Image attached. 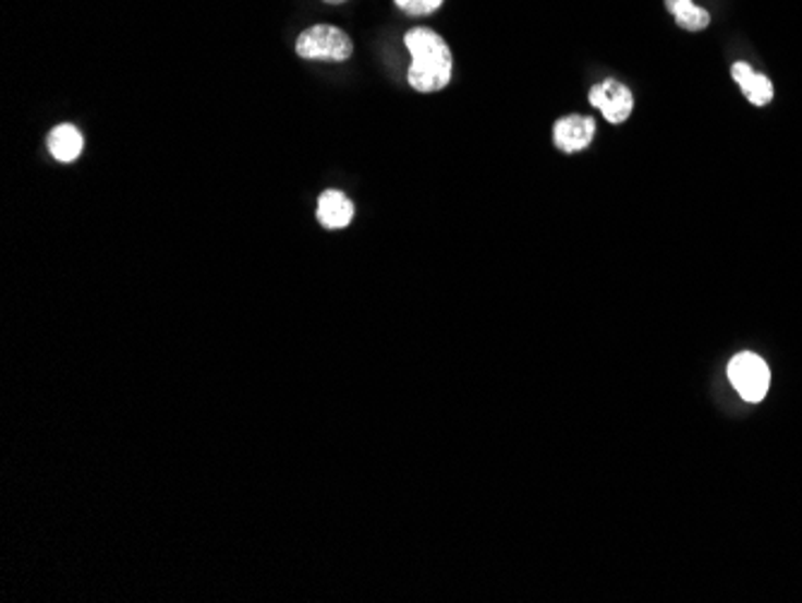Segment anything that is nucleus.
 <instances>
[{
  "instance_id": "obj_1",
  "label": "nucleus",
  "mask_w": 802,
  "mask_h": 603,
  "mask_svg": "<svg viewBox=\"0 0 802 603\" xmlns=\"http://www.w3.org/2000/svg\"><path fill=\"white\" fill-rule=\"evenodd\" d=\"M404 44L411 53V68H409L411 87L416 92L430 94L450 85L452 51L438 32H433L428 27H416L406 34Z\"/></svg>"
},
{
  "instance_id": "obj_2",
  "label": "nucleus",
  "mask_w": 802,
  "mask_h": 603,
  "mask_svg": "<svg viewBox=\"0 0 802 603\" xmlns=\"http://www.w3.org/2000/svg\"><path fill=\"white\" fill-rule=\"evenodd\" d=\"M296 53L305 61H349L353 53V41L347 32L332 25H315L305 29L296 41Z\"/></svg>"
},
{
  "instance_id": "obj_3",
  "label": "nucleus",
  "mask_w": 802,
  "mask_h": 603,
  "mask_svg": "<svg viewBox=\"0 0 802 603\" xmlns=\"http://www.w3.org/2000/svg\"><path fill=\"white\" fill-rule=\"evenodd\" d=\"M728 381L738 389L742 399L750 401V405H757L769 393L771 373L769 365L757 353L742 351L728 363Z\"/></svg>"
},
{
  "instance_id": "obj_4",
  "label": "nucleus",
  "mask_w": 802,
  "mask_h": 603,
  "mask_svg": "<svg viewBox=\"0 0 802 603\" xmlns=\"http://www.w3.org/2000/svg\"><path fill=\"white\" fill-rule=\"evenodd\" d=\"M588 101L604 113L608 123H624L634 109V97L630 87L618 80H604L588 92Z\"/></svg>"
},
{
  "instance_id": "obj_5",
  "label": "nucleus",
  "mask_w": 802,
  "mask_h": 603,
  "mask_svg": "<svg viewBox=\"0 0 802 603\" xmlns=\"http://www.w3.org/2000/svg\"><path fill=\"white\" fill-rule=\"evenodd\" d=\"M594 133H596L594 118L564 116L556 123V128H552V140H556V147L564 152V155H576V152L592 145Z\"/></svg>"
},
{
  "instance_id": "obj_6",
  "label": "nucleus",
  "mask_w": 802,
  "mask_h": 603,
  "mask_svg": "<svg viewBox=\"0 0 802 603\" xmlns=\"http://www.w3.org/2000/svg\"><path fill=\"white\" fill-rule=\"evenodd\" d=\"M730 75H733V80L738 82V87L750 99V104L766 106L774 99L771 80L766 75L754 73V70L745 61H740V63H736L733 68H730Z\"/></svg>"
},
{
  "instance_id": "obj_7",
  "label": "nucleus",
  "mask_w": 802,
  "mask_h": 603,
  "mask_svg": "<svg viewBox=\"0 0 802 603\" xmlns=\"http://www.w3.org/2000/svg\"><path fill=\"white\" fill-rule=\"evenodd\" d=\"M317 219L327 229H347L353 219L351 200L339 191H327L317 200Z\"/></svg>"
},
{
  "instance_id": "obj_8",
  "label": "nucleus",
  "mask_w": 802,
  "mask_h": 603,
  "mask_svg": "<svg viewBox=\"0 0 802 603\" xmlns=\"http://www.w3.org/2000/svg\"><path fill=\"white\" fill-rule=\"evenodd\" d=\"M82 147H85V140H82L80 130L75 125L63 123L51 130L49 149L58 161H63V164L75 161L82 155Z\"/></svg>"
},
{
  "instance_id": "obj_9",
  "label": "nucleus",
  "mask_w": 802,
  "mask_h": 603,
  "mask_svg": "<svg viewBox=\"0 0 802 603\" xmlns=\"http://www.w3.org/2000/svg\"><path fill=\"white\" fill-rule=\"evenodd\" d=\"M666 8H668V13L676 17L678 27L688 29V32H702L709 27V22H712V15L706 13L704 8L694 5L692 0H666Z\"/></svg>"
},
{
  "instance_id": "obj_10",
  "label": "nucleus",
  "mask_w": 802,
  "mask_h": 603,
  "mask_svg": "<svg viewBox=\"0 0 802 603\" xmlns=\"http://www.w3.org/2000/svg\"><path fill=\"white\" fill-rule=\"evenodd\" d=\"M394 3L411 17H426L442 5V0H394Z\"/></svg>"
},
{
  "instance_id": "obj_11",
  "label": "nucleus",
  "mask_w": 802,
  "mask_h": 603,
  "mask_svg": "<svg viewBox=\"0 0 802 603\" xmlns=\"http://www.w3.org/2000/svg\"><path fill=\"white\" fill-rule=\"evenodd\" d=\"M325 3H332V5H339V3H347V0H325Z\"/></svg>"
}]
</instances>
